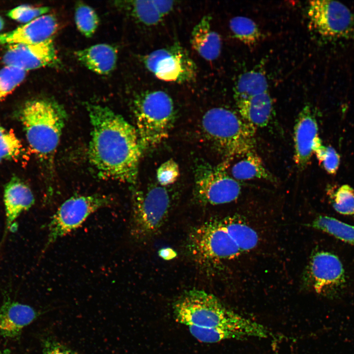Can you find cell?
Returning a JSON list of instances; mask_svg holds the SVG:
<instances>
[{"instance_id": "7", "label": "cell", "mask_w": 354, "mask_h": 354, "mask_svg": "<svg viewBox=\"0 0 354 354\" xmlns=\"http://www.w3.org/2000/svg\"><path fill=\"white\" fill-rule=\"evenodd\" d=\"M171 208L170 194L162 186L134 193L130 221L133 238L143 241L155 235L165 223Z\"/></svg>"}, {"instance_id": "29", "label": "cell", "mask_w": 354, "mask_h": 354, "mask_svg": "<svg viewBox=\"0 0 354 354\" xmlns=\"http://www.w3.org/2000/svg\"><path fill=\"white\" fill-rule=\"evenodd\" d=\"M75 22L79 31L86 37H90L97 29L99 19L92 7L79 2L75 7Z\"/></svg>"}, {"instance_id": "37", "label": "cell", "mask_w": 354, "mask_h": 354, "mask_svg": "<svg viewBox=\"0 0 354 354\" xmlns=\"http://www.w3.org/2000/svg\"><path fill=\"white\" fill-rule=\"evenodd\" d=\"M0 354H12L11 352L8 350H0Z\"/></svg>"}, {"instance_id": "17", "label": "cell", "mask_w": 354, "mask_h": 354, "mask_svg": "<svg viewBox=\"0 0 354 354\" xmlns=\"http://www.w3.org/2000/svg\"><path fill=\"white\" fill-rule=\"evenodd\" d=\"M37 315L35 310L28 305L7 301L0 309V334L4 337H14Z\"/></svg>"}, {"instance_id": "14", "label": "cell", "mask_w": 354, "mask_h": 354, "mask_svg": "<svg viewBox=\"0 0 354 354\" xmlns=\"http://www.w3.org/2000/svg\"><path fill=\"white\" fill-rule=\"evenodd\" d=\"M318 137L317 119L311 107L306 105L299 112L294 129V159L300 170L305 169L309 163Z\"/></svg>"}, {"instance_id": "18", "label": "cell", "mask_w": 354, "mask_h": 354, "mask_svg": "<svg viewBox=\"0 0 354 354\" xmlns=\"http://www.w3.org/2000/svg\"><path fill=\"white\" fill-rule=\"evenodd\" d=\"M79 61L90 70L100 75H107L115 69L117 51L107 44H97L76 51Z\"/></svg>"}, {"instance_id": "35", "label": "cell", "mask_w": 354, "mask_h": 354, "mask_svg": "<svg viewBox=\"0 0 354 354\" xmlns=\"http://www.w3.org/2000/svg\"><path fill=\"white\" fill-rule=\"evenodd\" d=\"M43 354H79L54 340L45 342Z\"/></svg>"}, {"instance_id": "15", "label": "cell", "mask_w": 354, "mask_h": 354, "mask_svg": "<svg viewBox=\"0 0 354 354\" xmlns=\"http://www.w3.org/2000/svg\"><path fill=\"white\" fill-rule=\"evenodd\" d=\"M52 14H45L10 31L0 34V45L32 44L52 39L58 28Z\"/></svg>"}, {"instance_id": "24", "label": "cell", "mask_w": 354, "mask_h": 354, "mask_svg": "<svg viewBox=\"0 0 354 354\" xmlns=\"http://www.w3.org/2000/svg\"><path fill=\"white\" fill-rule=\"evenodd\" d=\"M311 226L354 246V226L333 217L322 215L317 217Z\"/></svg>"}, {"instance_id": "22", "label": "cell", "mask_w": 354, "mask_h": 354, "mask_svg": "<svg viewBox=\"0 0 354 354\" xmlns=\"http://www.w3.org/2000/svg\"><path fill=\"white\" fill-rule=\"evenodd\" d=\"M117 6L147 26H155L163 18L155 0L117 1Z\"/></svg>"}, {"instance_id": "31", "label": "cell", "mask_w": 354, "mask_h": 354, "mask_svg": "<svg viewBox=\"0 0 354 354\" xmlns=\"http://www.w3.org/2000/svg\"><path fill=\"white\" fill-rule=\"evenodd\" d=\"M313 151L327 173L330 174L336 173L339 165L340 156L334 148L323 145L318 137L314 144Z\"/></svg>"}, {"instance_id": "33", "label": "cell", "mask_w": 354, "mask_h": 354, "mask_svg": "<svg viewBox=\"0 0 354 354\" xmlns=\"http://www.w3.org/2000/svg\"><path fill=\"white\" fill-rule=\"evenodd\" d=\"M49 11L47 6L34 7L29 5H21L10 10L7 16L16 21L28 23L46 13Z\"/></svg>"}, {"instance_id": "28", "label": "cell", "mask_w": 354, "mask_h": 354, "mask_svg": "<svg viewBox=\"0 0 354 354\" xmlns=\"http://www.w3.org/2000/svg\"><path fill=\"white\" fill-rule=\"evenodd\" d=\"M331 203L338 213L354 218V190L345 184L334 191L330 187L327 189Z\"/></svg>"}, {"instance_id": "38", "label": "cell", "mask_w": 354, "mask_h": 354, "mask_svg": "<svg viewBox=\"0 0 354 354\" xmlns=\"http://www.w3.org/2000/svg\"><path fill=\"white\" fill-rule=\"evenodd\" d=\"M4 22L3 19L0 17V31L3 28Z\"/></svg>"}, {"instance_id": "20", "label": "cell", "mask_w": 354, "mask_h": 354, "mask_svg": "<svg viewBox=\"0 0 354 354\" xmlns=\"http://www.w3.org/2000/svg\"><path fill=\"white\" fill-rule=\"evenodd\" d=\"M210 21V16H204L194 27L191 37L193 48L207 60L217 59L221 49V37L211 29Z\"/></svg>"}, {"instance_id": "2", "label": "cell", "mask_w": 354, "mask_h": 354, "mask_svg": "<svg viewBox=\"0 0 354 354\" xmlns=\"http://www.w3.org/2000/svg\"><path fill=\"white\" fill-rule=\"evenodd\" d=\"M173 309L177 321L188 326L228 328L243 333L247 338L268 335L262 324L230 309L214 295L203 290L185 292L175 302Z\"/></svg>"}, {"instance_id": "11", "label": "cell", "mask_w": 354, "mask_h": 354, "mask_svg": "<svg viewBox=\"0 0 354 354\" xmlns=\"http://www.w3.org/2000/svg\"><path fill=\"white\" fill-rule=\"evenodd\" d=\"M143 61L149 71L165 81L188 82L196 74L195 64L185 50L177 44L152 52L145 57Z\"/></svg>"}, {"instance_id": "3", "label": "cell", "mask_w": 354, "mask_h": 354, "mask_svg": "<svg viewBox=\"0 0 354 354\" xmlns=\"http://www.w3.org/2000/svg\"><path fill=\"white\" fill-rule=\"evenodd\" d=\"M20 119L31 149L52 169L67 119L65 109L52 98L32 99L22 108Z\"/></svg>"}, {"instance_id": "23", "label": "cell", "mask_w": 354, "mask_h": 354, "mask_svg": "<svg viewBox=\"0 0 354 354\" xmlns=\"http://www.w3.org/2000/svg\"><path fill=\"white\" fill-rule=\"evenodd\" d=\"M267 91L269 90L266 77L263 73L256 70H250L241 74L234 88L236 102Z\"/></svg>"}, {"instance_id": "12", "label": "cell", "mask_w": 354, "mask_h": 354, "mask_svg": "<svg viewBox=\"0 0 354 354\" xmlns=\"http://www.w3.org/2000/svg\"><path fill=\"white\" fill-rule=\"evenodd\" d=\"M308 276L314 290L320 295L334 298L344 289L346 279L343 265L335 254L320 251L312 257Z\"/></svg>"}, {"instance_id": "30", "label": "cell", "mask_w": 354, "mask_h": 354, "mask_svg": "<svg viewBox=\"0 0 354 354\" xmlns=\"http://www.w3.org/2000/svg\"><path fill=\"white\" fill-rule=\"evenodd\" d=\"M25 70L6 65L0 70V101L11 93L25 78Z\"/></svg>"}, {"instance_id": "34", "label": "cell", "mask_w": 354, "mask_h": 354, "mask_svg": "<svg viewBox=\"0 0 354 354\" xmlns=\"http://www.w3.org/2000/svg\"><path fill=\"white\" fill-rule=\"evenodd\" d=\"M179 176L177 164L171 159L162 164L158 168L156 177L161 186H167L174 183Z\"/></svg>"}, {"instance_id": "4", "label": "cell", "mask_w": 354, "mask_h": 354, "mask_svg": "<svg viewBox=\"0 0 354 354\" xmlns=\"http://www.w3.org/2000/svg\"><path fill=\"white\" fill-rule=\"evenodd\" d=\"M202 128L206 139L228 161L255 151L256 129L229 109L216 107L207 111Z\"/></svg>"}, {"instance_id": "5", "label": "cell", "mask_w": 354, "mask_h": 354, "mask_svg": "<svg viewBox=\"0 0 354 354\" xmlns=\"http://www.w3.org/2000/svg\"><path fill=\"white\" fill-rule=\"evenodd\" d=\"M136 127L143 150L153 148L169 135L175 109L171 97L162 90L144 92L133 103Z\"/></svg>"}, {"instance_id": "1", "label": "cell", "mask_w": 354, "mask_h": 354, "mask_svg": "<svg viewBox=\"0 0 354 354\" xmlns=\"http://www.w3.org/2000/svg\"><path fill=\"white\" fill-rule=\"evenodd\" d=\"M86 106L91 125V164L103 178L135 183L143 151L135 127L106 106Z\"/></svg>"}, {"instance_id": "25", "label": "cell", "mask_w": 354, "mask_h": 354, "mask_svg": "<svg viewBox=\"0 0 354 354\" xmlns=\"http://www.w3.org/2000/svg\"><path fill=\"white\" fill-rule=\"evenodd\" d=\"M227 227L241 252L253 249L258 242L256 231L247 224L233 218H226Z\"/></svg>"}, {"instance_id": "36", "label": "cell", "mask_w": 354, "mask_h": 354, "mask_svg": "<svg viewBox=\"0 0 354 354\" xmlns=\"http://www.w3.org/2000/svg\"><path fill=\"white\" fill-rule=\"evenodd\" d=\"M170 251L169 249L162 250L160 252V255L162 257L164 258L165 259H167V258L169 259V258L170 256L173 257L174 255L170 254L171 253H173V251H172V252H170Z\"/></svg>"}, {"instance_id": "21", "label": "cell", "mask_w": 354, "mask_h": 354, "mask_svg": "<svg viewBox=\"0 0 354 354\" xmlns=\"http://www.w3.org/2000/svg\"><path fill=\"white\" fill-rule=\"evenodd\" d=\"M231 169L232 177L237 181L260 179L276 182V179L264 165L255 153L250 152L241 157Z\"/></svg>"}, {"instance_id": "10", "label": "cell", "mask_w": 354, "mask_h": 354, "mask_svg": "<svg viewBox=\"0 0 354 354\" xmlns=\"http://www.w3.org/2000/svg\"><path fill=\"white\" fill-rule=\"evenodd\" d=\"M308 16L313 29L330 39H345L354 35V15L343 3L333 0L309 1Z\"/></svg>"}, {"instance_id": "32", "label": "cell", "mask_w": 354, "mask_h": 354, "mask_svg": "<svg viewBox=\"0 0 354 354\" xmlns=\"http://www.w3.org/2000/svg\"><path fill=\"white\" fill-rule=\"evenodd\" d=\"M23 149L21 142L15 135L0 124V157L16 159L20 157Z\"/></svg>"}, {"instance_id": "26", "label": "cell", "mask_w": 354, "mask_h": 354, "mask_svg": "<svg viewBox=\"0 0 354 354\" xmlns=\"http://www.w3.org/2000/svg\"><path fill=\"white\" fill-rule=\"evenodd\" d=\"M230 28L234 36L247 44H252L259 40L261 31L255 22L244 16H236L231 19Z\"/></svg>"}, {"instance_id": "19", "label": "cell", "mask_w": 354, "mask_h": 354, "mask_svg": "<svg viewBox=\"0 0 354 354\" xmlns=\"http://www.w3.org/2000/svg\"><path fill=\"white\" fill-rule=\"evenodd\" d=\"M236 102L240 117L256 129L266 126L271 118L273 103L269 91Z\"/></svg>"}, {"instance_id": "9", "label": "cell", "mask_w": 354, "mask_h": 354, "mask_svg": "<svg viewBox=\"0 0 354 354\" xmlns=\"http://www.w3.org/2000/svg\"><path fill=\"white\" fill-rule=\"evenodd\" d=\"M228 161L217 167L201 165L196 170L195 196L204 205H220L239 197L241 185L226 172Z\"/></svg>"}, {"instance_id": "39", "label": "cell", "mask_w": 354, "mask_h": 354, "mask_svg": "<svg viewBox=\"0 0 354 354\" xmlns=\"http://www.w3.org/2000/svg\"><path fill=\"white\" fill-rule=\"evenodd\" d=\"M1 160H2V159L0 157V163L1 161Z\"/></svg>"}, {"instance_id": "27", "label": "cell", "mask_w": 354, "mask_h": 354, "mask_svg": "<svg viewBox=\"0 0 354 354\" xmlns=\"http://www.w3.org/2000/svg\"><path fill=\"white\" fill-rule=\"evenodd\" d=\"M191 334L199 341L205 343H215L230 339L245 338L243 333L225 327L202 328L188 326Z\"/></svg>"}, {"instance_id": "16", "label": "cell", "mask_w": 354, "mask_h": 354, "mask_svg": "<svg viewBox=\"0 0 354 354\" xmlns=\"http://www.w3.org/2000/svg\"><path fill=\"white\" fill-rule=\"evenodd\" d=\"M3 201L5 226L2 241L20 215L34 205L35 199L30 188L18 177H13L5 186Z\"/></svg>"}, {"instance_id": "8", "label": "cell", "mask_w": 354, "mask_h": 354, "mask_svg": "<svg viewBox=\"0 0 354 354\" xmlns=\"http://www.w3.org/2000/svg\"><path fill=\"white\" fill-rule=\"evenodd\" d=\"M111 197L102 194L73 196L64 201L48 224V234L43 251L57 239L78 228L98 209L112 204Z\"/></svg>"}, {"instance_id": "13", "label": "cell", "mask_w": 354, "mask_h": 354, "mask_svg": "<svg viewBox=\"0 0 354 354\" xmlns=\"http://www.w3.org/2000/svg\"><path fill=\"white\" fill-rule=\"evenodd\" d=\"M3 61L6 65L26 71L60 63L52 39L36 44L9 45Z\"/></svg>"}, {"instance_id": "6", "label": "cell", "mask_w": 354, "mask_h": 354, "mask_svg": "<svg viewBox=\"0 0 354 354\" xmlns=\"http://www.w3.org/2000/svg\"><path fill=\"white\" fill-rule=\"evenodd\" d=\"M187 244L193 259L200 266L207 268L222 261L232 259L241 252L225 218L210 220L194 228Z\"/></svg>"}]
</instances>
